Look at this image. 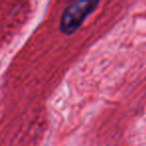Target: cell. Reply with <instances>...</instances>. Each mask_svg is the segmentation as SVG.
<instances>
[{"label": "cell", "instance_id": "6da1fadb", "mask_svg": "<svg viewBox=\"0 0 146 146\" xmlns=\"http://www.w3.org/2000/svg\"><path fill=\"white\" fill-rule=\"evenodd\" d=\"M99 1L80 0L72 2L65 8L60 19L59 30L65 35H72L82 26L84 21L94 12Z\"/></svg>", "mask_w": 146, "mask_h": 146}]
</instances>
